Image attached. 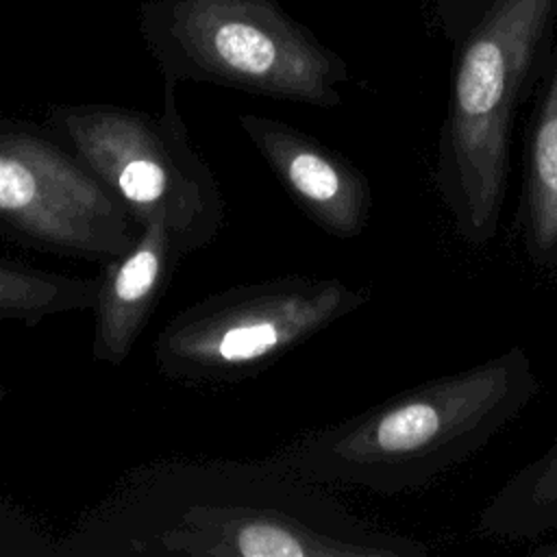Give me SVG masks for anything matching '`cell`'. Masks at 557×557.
<instances>
[{
    "label": "cell",
    "instance_id": "obj_1",
    "mask_svg": "<svg viewBox=\"0 0 557 557\" xmlns=\"http://www.w3.org/2000/svg\"><path fill=\"white\" fill-rule=\"evenodd\" d=\"M272 457L163 459L128 470L59 542L63 557H422Z\"/></svg>",
    "mask_w": 557,
    "mask_h": 557
},
{
    "label": "cell",
    "instance_id": "obj_2",
    "mask_svg": "<svg viewBox=\"0 0 557 557\" xmlns=\"http://www.w3.org/2000/svg\"><path fill=\"white\" fill-rule=\"evenodd\" d=\"M540 389L529 352L511 346L342 422L300 433L272 459L320 485L385 496L418 492L487 446Z\"/></svg>",
    "mask_w": 557,
    "mask_h": 557
},
{
    "label": "cell",
    "instance_id": "obj_3",
    "mask_svg": "<svg viewBox=\"0 0 557 557\" xmlns=\"http://www.w3.org/2000/svg\"><path fill=\"white\" fill-rule=\"evenodd\" d=\"M553 7L555 0H496L457 57L433 178L457 235L470 246L496 237L513 113Z\"/></svg>",
    "mask_w": 557,
    "mask_h": 557
},
{
    "label": "cell",
    "instance_id": "obj_4",
    "mask_svg": "<svg viewBox=\"0 0 557 557\" xmlns=\"http://www.w3.org/2000/svg\"><path fill=\"white\" fill-rule=\"evenodd\" d=\"M137 24L163 81L324 109L342 102L344 59L278 0H144Z\"/></svg>",
    "mask_w": 557,
    "mask_h": 557
},
{
    "label": "cell",
    "instance_id": "obj_5",
    "mask_svg": "<svg viewBox=\"0 0 557 557\" xmlns=\"http://www.w3.org/2000/svg\"><path fill=\"white\" fill-rule=\"evenodd\" d=\"M176 85L165 81L159 113L100 102L50 104L44 124L139 226L163 220L189 255L218 237L226 205L213 170L189 141Z\"/></svg>",
    "mask_w": 557,
    "mask_h": 557
},
{
    "label": "cell",
    "instance_id": "obj_6",
    "mask_svg": "<svg viewBox=\"0 0 557 557\" xmlns=\"http://www.w3.org/2000/svg\"><path fill=\"white\" fill-rule=\"evenodd\" d=\"M339 278L274 276L233 285L181 309L152 344L154 368L181 385H233L268 370L368 302Z\"/></svg>",
    "mask_w": 557,
    "mask_h": 557
},
{
    "label": "cell",
    "instance_id": "obj_7",
    "mask_svg": "<svg viewBox=\"0 0 557 557\" xmlns=\"http://www.w3.org/2000/svg\"><path fill=\"white\" fill-rule=\"evenodd\" d=\"M141 226L46 124L0 120V237L61 257L109 263Z\"/></svg>",
    "mask_w": 557,
    "mask_h": 557
},
{
    "label": "cell",
    "instance_id": "obj_8",
    "mask_svg": "<svg viewBox=\"0 0 557 557\" xmlns=\"http://www.w3.org/2000/svg\"><path fill=\"white\" fill-rule=\"evenodd\" d=\"M239 128L298 209L324 233L352 239L372 213L366 174L309 133L281 120L239 113Z\"/></svg>",
    "mask_w": 557,
    "mask_h": 557
},
{
    "label": "cell",
    "instance_id": "obj_9",
    "mask_svg": "<svg viewBox=\"0 0 557 557\" xmlns=\"http://www.w3.org/2000/svg\"><path fill=\"white\" fill-rule=\"evenodd\" d=\"M185 255L176 233L163 220H150L124 255L104 263L91 307L96 361L107 366L126 361Z\"/></svg>",
    "mask_w": 557,
    "mask_h": 557
},
{
    "label": "cell",
    "instance_id": "obj_10",
    "mask_svg": "<svg viewBox=\"0 0 557 557\" xmlns=\"http://www.w3.org/2000/svg\"><path fill=\"white\" fill-rule=\"evenodd\" d=\"M518 231L529 261L557 272V52L531 124Z\"/></svg>",
    "mask_w": 557,
    "mask_h": 557
},
{
    "label": "cell",
    "instance_id": "obj_11",
    "mask_svg": "<svg viewBox=\"0 0 557 557\" xmlns=\"http://www.w3.org/2000/svg\"><path fill=\"white\" fill-rule=\"evenodd\" d=\"M479 531L503 540H533L557 531V437L485 503Z\"/></svg>",
    "mask_w": 557,
    "mask_h": 557
},
{
    "label": "cell",
    "instance_id": "obj_12",
    "mask_svg": "<svg viewBox=\"0 0 557 557\" xmlns=\"http://www.w3.org/2000/svg\"><path fill=\"white\" fill-rule=\"evenodd\" d=\"M98 276H70L0 257V320L35 326L46 318L91 311Z\"/></svg>",
    "mask_w": 557,
    "mask_h": 557
},
{
    "label": "cell",
    "instance_id": "obj_13",
    "mask_svg": "<svg viewBox=\"0 0 557 557\" xmlns=\"http://www.w3.org/2000/svg\"><path fill=\"white\" fill-rule=\"evenodd\" d=\"M7 394H9V389H7V385H4L2 379H0V403L7 398Z\"/></svg>",
    "mask_w": 557,
    "mask_h": 557
}]
</instances>
